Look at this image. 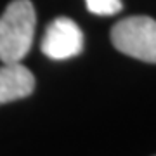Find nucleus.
I'll return each instance as SVG.
<instances>
[{
    "instance_id": "obj_3",
    "label": "nucleus",
    "mask_w": 156,
    "mask_h": 156,
    "mask_svg": "<svg viewBox=\"0 0 156 156\" xmlns=\"http://www.w3.org/2000/svg\"><path fill=\"white\" fill-rule=\"evenodd\" d=\"M83 50V33L69 17H56L42 38V52L50 59H69Z\"/></svg>"
},
{
    "instance_id": "obj_5",
    "label": "nucleus",
    "mask_w": 156,
    "mask_h": 156,
    "mask_svg": "<svg viewBox=\"0 0 156 156\" xmlns=\"http://www.w3.org/2000/svg\"><path fill=\"white\" fill-rule=\"evenodd\" d=\"M87 9L97 16H113L122 11V0H85Z\"/></svg>"
},
{
    "instance_id": "obj_1",
    "label": "nucleus",
    "mask_w": 156,
    "mask_h": 156,
    "mask_svg": "<svg viewBox=\"0 0 156 156\" xmlns=\"http://www.w3.org/2000/svg\"><path fill=\"white\" fill-rule=\"evenodd\" d=\"M37 24L30 0H12L0 16V62H21L31 49Z\"/></svg>"
},
{
    "instance_id": "obj_2",
    "label": "nucleus",
    "mask_w": 156,
    "mask_h": 156,
    "mask_svg": "<svg viewBox=\"0 0 156 156\" xmlns=\"http://www.w3.org/2000/svg\"><path fill=\"white\" fill-rule=\"evenodd\" d=\"M111 42L125 56L156 64V19L132 16L118 21L111 30Z\"/></svg>"
},
{
    "instance_id": "obj_4",
    "label": "nucleus",
    "mask_w": 156,
    "mask_h": 156,
    "mask_svg": "<svg viewBox=\"0 0 156 156\" xmlns=\"http://www.w3.org/2000/svg\"><path fill=\"white\" fill-rule=\"evenodd\" d=\"M35 89V76L21 62H2L0 66V104L28 97Z\"/></svg>"
}]
</instances>
